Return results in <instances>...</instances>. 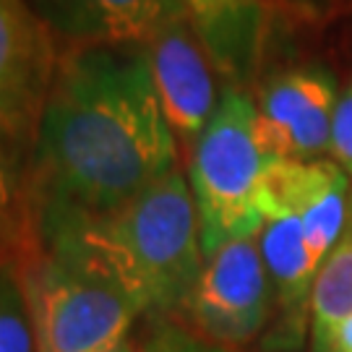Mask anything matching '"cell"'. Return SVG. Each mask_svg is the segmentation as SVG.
<instances>
[{"instance_id":"cell-13","label":"cell","mask_w":352,"mask_h":352,"mask_svg":"<svg viewBox=\"0 0 352 352\" xmlns=\"http://www.w3.org/2000/svg\"><path fill=\"white\" fill-rule=\"evenodd\" d=\"M0 352H37L19 282L0 277Z\"/></svg>"},{"instance_id":"cell-7","label":"cell","mask_w":352,"mask_h":352,"mask_svg":"<svg viewBox=\"0 0 352 352\" xmlns=\"http://www.w3.org/2000/svg\"><path fill=\"white\" fill-rule=\"evenodd\" d=\"M58 63V45L24 0H0V128L34 133Z\"/></svg>"},{"instance_id":"cell-1","label":"cell","mask_w":352,"mask_h":352,"mask_svg":"<svg viewBox=\"0 0 352 352\" xmlns=\"http://www.w3.org/2000/svg\"><path fill=\"white\" fill-rule=\"evenodd\" d=\"M175 167L146 45L58 47L26 177L39 230L113 212Z\"/></svg>"},{"instance_id":"cell-16","label":"cell","mask_w":352,"mask_h":352,"mask_svg":"<svg viewBox=\"0 0 352 352\" xmlns=\"http://www.w3.org/2000/svg\"><path fill=\"white\" fill-rule=\"evenodd\" d=\"M327 352H352V318L337 329V334L329 342Z\"/></svg>"},{"instance_id":"cell-8","label":"cell","mask_w":352,"mask_h":352,"mask_svg":"<svg viewBox=\"0 0 352 352\" xmlns=\"http://www.w3.org/2000/svg\"><path fill=\"white\" fill-rule=\"evenodd\" d=\"M347 183L350 177L337 162H298L272 157L261 183L264 219L295 214L316 264L321 266L347 230Z\"/></svg>"},{"instance_id":"cell-4","label":"cell","mask_w":352,"mask_h":352,"mask_svg":"<svg viewBox=\"0 0 352 352\" xmlns=\"http://www.w3.org/2000/svg\"><path fill=\"white\" fill-rule=\"evenodd\" d=\"M19 289L37 352H126L139 311L113 285L47 253L21 266Z\"/></svg>"},{"instance_id":"cell-3","label":"cell","mask_w":352,"mask_h":352,"mask_svg":"<svg viewBox=\"0 0 352 352\" xmlns=\"http://www.w3.org/2000/svg\"><path fill=\"white\" fill-rule=\"evenodd\" d=\"M269 162L272 157L258 136L256 100L245 89L225 87L193 144L188 167L204 258L225 243L258 235L264 225L261 183Z\"/></svg>"},{"instance_id":"cell-18","label":"cell","mask_w":352,"mask_h":352,"mask_svg":"<svg viewBox=\"0 0 352 352\" xmlns=\"http://www.w3.org/2000/svg\"><path fill=\"white\" fill-rule=\"evenodd\" d=\"M298 3H311V0H298Z\"/></svg>"},{"instance_id":"cell-17","label":"cell","mask_w":352,"mask_h":352,"mask_svg":"<svg viewBox=\"0 0 352 352\" xmlns=\"http://www.w3.org/2000/svg\"><path fill=\"white\" fill-rule=\"evenodd\" d=\"M193 352H219V350H193Z\"/></svg>"},{"instance_id":"cell-2","label":"cell","mask_w":352,"mask_h":352,"mask_svg":"<svg viewBox=\"0 0 352 352\" xmlns=\"http://www.w3.org/2000/svg\"><path fill=\"white\" fill-rule=\"evenodd\" d=\"M42 232L55 256L120 289L139 314L186 302L204 269L199 214L180 167L113 212Z\"/></svg>"},{"instance_id":"cell-6","label":"cell","mask_w":352,"mask_h":352,"mask_svg":"<svg viewBox=\"0 0 352 352\" xmlns=\"http://www.w3.org/2000/svg\"><path fill=\"white\" fill-rule=\"evenodd\" d=\"M337 100V81L321 68H295L272 76L256 97L258 136L269 157L314 162L331 154Z\"/></svg>"},{"instance_id":"cell-10","label":"cell","mask_w":352,"mask_h":352,"mask_svg":"<svg viewBox=\"0 0 352 352\" xmlns=\"http://www.w3.org/2000/svg\"><path fill=\"white\" fill-rule=\"evenodd\" d=\"M58 47L146 45L175 19L180 0H24Z\"/></svg>"},{"instance_id":"cell-9","label":"cell","mask_w":352,"mask_h":352,"mask_svg":"<svg viewBox=\"0 0 352 352\" xmlns=\"http://www.w3.org/2000/svg\"><path fill=\"white\" fill-rule=\"evenodd\" d=\"M154 87L175 139L196 144L217 110L214 68L190 19H175L146 42Z\"/></svg>"},{"instance_id":"cell-12","label":"cell","mask_w":352,"mask_h":352,"mask_svg":"<svg viewBox=\"0 0 352 352\" xmlns=\"http://www.w3.org/2000/svg\"><path fill=\"white\" fill-rule=\"evenodd\" d=\"M308 308L316 352H327L337 329L352 318V225L318 266Z\"/></svg>"},{"instance_id":"cell-5","label":"cell","mask_w":352,"mask_h":352,"mask_svg":"<svg viewBox=\"0 0 352 352\" xmlns=\"http://www.w3.org/2000/svg\"><path fill=\"white\" fill-rule=\"evenodd\" d=\"M272 279L256 235L225 243L204 258V269L188 295L193 324L225 344L253 340L269 316Z\"/></svg>"},{"instance_id":"cell-11","label":"cell","mask_w":352,"mask_h":352,"mask_svg":"<svg viewBox=\"0 0 352 352\" xmlns=\"http://www.w3.org/2000/svg\"><path fill=\"white\" fill-rule=\"evenodd\" d=\"M256 243L282 308L298 311L302 302L311 300V287L318 272L300 219L295 214L266 217Z\"/></svg>"},{"instance_id":"cell-15","label":"cell","mask_w":352,"mask_h":352,"mask_svg":"<svg viewBox=\"0 0 352 352\" xmlns=\"http://www.w3.org/2000/svg\"><path fill=\"white\" fill-rule=\"evenodd\" d=\"M13 136L0 128V219L13 206L16 199V157H13Z\"/></svg>"},{"instance_id":"cell-14","label":"cell","mask_w":352,"mask_h":352,"mask_svg":"<svg viewBox=\"0 0 352 352\" xmlns=\"http://www.w3.org/2000/svg\"><path fill=\"white\" fill-rule=\"evenodd\" d=\"M331 157L342 170L352 177V81L350 87L340 91L331 120Z\"/></svg>"}]
</instances>
